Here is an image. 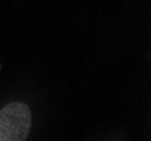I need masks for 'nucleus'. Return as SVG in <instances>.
Instances as JSON below:
<instances>
[{"mask_svg":"<svg viewBox=\"0 0 151 141\" xmlns=\"http://www.w3.org/2000/svg\"><path fill=\"white\" fill-rule=\"evenodd\" d=\"M31 127V109L24 103H10L0 109V141L26 140Z\"/></svg>","mask_w":151,"mask_h":141,"instance_id":"nucleus-1","label":"nucleus"}]
</instances>
